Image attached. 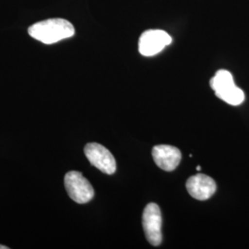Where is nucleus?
Wrapping results in <instances>:
<instances>
[{
	"label": "nucleus",
	"instance_id": "9",
	"mask_svg": "<svg viewBox=\"0 0 249 249\" xmlns=\"http://www.w3.org/2000/svg\"><path fill=\"white\" fill-rule=\"evenodd\" d=\"M0 249H9V248H8V247H6V246L0 245Z\"/></svg>",
	"mask_w": 249,
	"mask_h": 249
},
{
	"label": "nucleus",
	"instance_id": "2",
	"mask_svg": "<svg viewBox=\"0 0 249 249\" xmlns=\"http://www.w3.org/2000/svg\"><path fill=\"white\" fill-rule=\"evenodd\" d=\"M211 87L218 98L231 106H239L245 101L244 91L235 86L231 73L221 70L211 80Z\"/></svg>",
	"mask_w": 249,
	"mask_h": 249
},
{
	"label": "nucleus",
	"instance_id": "10",
	"mask_svg": "<svg viewBox=\"0 0 249 249\" xmlns=\"http://www.w3.org/2000/svg\"><path fill=\"white\" fill-rule=\"evenodd\" d=\"M196 170H197V171H200V170H201V167H200V166H197V167H196Z\"/></svg>",
	"mask_w": 249,
	"mask_h": 249
},
{
	"label": "nucleus",
	"instance_id": "7",
	"mask_svg": "<svg viewBox=\"0 0 249 249\" xmlns=\"http://www.w3.org/2000/svg\"><path fill=\"white\" fill-rule=\"evenodd\" d=\"M186 187L190 196L197 200H206L210 198L217 188L213 179L202 174H197L188 178Z\"/></svg>",
	"mask_w": 249,
	"mask_h": 249
},
{
	"label": "nucleus",
	"instance_id": "5",
	"mask_svg": "<svg viewBox=\"0 0 249 249\" xmlns=\"http://www.w3.org/2000/svg\"><path fill=\"white\" fill-rule=\"evenodd\" d=\"M172 43V37L162 30H148L139 40V51L144 56H152Z\"/></svg>",
	"mask_w": 249,
	"mask_h": 249
},
{
	"label": "nucleus",
	"instance_id": "3",
	"mask_svg": "<svg viewBox=\"0 0 249 249\" xmlns=\"http://www.w3.org/2000/svg\"><path fill=\"white\" fill-rule=\"evenodd\" d=\"M64 183L70 197L79 204L88 203L94 196L93 187L80 172L71 171L67 173Z\"/></svg>",
	"mask_w": 249,
	"mask_h": 249
},
{
	"label": "nucleus",
	"instance_id": "1",
	"mask_svg": "<svg viewBox=\"0 0 249 249\" xmlns=\"http://www.w3.org/2000/svg\"><path fill=\"white\" fill-rule=\"evenodd\" d=\"M28 34L45 45H52L75 35V28L64 18H49L29 27Z\"/></svg>",
	"mask_w": 249,
	"mask_h": 249
},
{
	"label": "nucleus",
	"instance_id": "6",
	"mask_svg": "<svg viewBox=\"0 0 249 249\" xmlns=\"http://www.w3.org/2000/svg\"><path fill=\"white\" fill-rule=\"evenodd\" d=\"M84 153L89 162L101 172L113 175L116 170V162L113 154L106 147L98 143H88Z\"/></svg>",
	"mask_w": 249,
	"mask_h": 249
},
{
	"label": "nucleus",
	"instance_id": "8",
	"mask_svg": "<svg viewBox=\"0 0 249 249\" xmlns=\"http://www.w3.org/2000/svg\"><path fill=\"white\" fill-rule=\"evenodd\" d=\"M152 157L160 169L171 172L180 163L181 152L174 146L157 145L152 149Z\"/></svg>",
	"mask_w": 249,
	"mask_h": 249
},
{
	"label": "nucleus",
	"instance_id": "4",
	"mask_svg": "<svg viewBox=\"0 0 249 249\" xmlns=\"http://www.w3.org/2000/svg\"><path fill=\"white\" fill-rule=\"evenodd\" d=\"M142 225L146 238L151 246L157 247L160 245L162 241V219L158 205L150 203L146 206L143 212Z\"/></svg>",
	"mask_w": 249,
	"mask_h": 249
}]
</instances>
